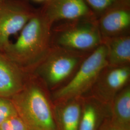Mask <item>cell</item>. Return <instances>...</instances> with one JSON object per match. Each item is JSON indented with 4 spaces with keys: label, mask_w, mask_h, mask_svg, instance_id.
<instances>
[{
    "label": "cell",
    "mask_w": 130,
    "mask_h": 130,
    "mask_svg": "<svg viewBox=\"0 0 130 130\" xmlns=\"http://www.w3.org/2000/svg\"><path fill=\"white\" fill-rule=\"evenodd\" d=\"M53 26L42 9L36 10L17 40L2 53L24 72L32 73L51 47Z\"/></svg>",
    "instance_id": "obj_1"
},
{
    "label": "cell",
    "mask_w": 130,
    "mask_h": 130,
    "mask_svg": "<svg viewBox=\"0 0 130 130\" xmlns=\"http://www.w3.org/2000/svg\"><path fill=\"white\" fill-rule=\"evenodd\" d=\"M27 130H58L51 92L30 73L23 87L10 98Z\"/></svg>",
    "instance_id": "obj_2"
},
{
    "label": "cell",
    "mask_w": 130,
    "mask_h": 130,
    "mask_svg": "<svg viewBox=\"0 0 130 130\" xmlns=\"http://www.w3.org/2000/svg\"><path fill=\"white\" fill-rule=\"evenodd\" d=\"M52 45L46 56L32 73L36 75L52 92L66 84L90 53Z\"/></svg>",
    "instance_id": "obj_3"
},
{
    "label": "cell",
    "mask_w": 130,
    "mask_h": 130,
    "mask_svg": "<svg viewBox=\"0 0 130 130\" xmlns=\"http://www.w3.org/2000/svg\"><path fill=\"white\" fill-rule=\"evenodd\" d=\"M107 66V47L102 42L86 57L73 77L66 84L51 92L53 103L88 94L100 73Z\"/></svg>",
    "instance_id": "obj_4"
},
{
    "label": "cell",
    "mask_w": 130,
    "mask_h": 130,
    "mask_svg": "<svg viewBox=\"0 0 130 130\" xmlns=\"http://www.w3.org/2000/svg\"><path fill=\"white\" fill-rule=\"evenodd\" d=\"M52 28V45L90 53L102 43L96 18L64 21Z\"/></svg>",
    "instance_id": "obj_5"
},
{
    "label": "cell",
    "mask_w": 130,
    "mask_h": 130,
    "mask_svg": "<svg viewBox=\"0 0 130 130\" xmlns=\"http://www.w3.org/2000/svg\"><path fill=\"white\" fill-rule=\"evenodd\" d=\"M36 10L27 0L0 1V52L9 44L12 36L21 31Z\"/></svg>",
    "instance_id": "obj_6"
},
{
    "label": "cell",
    "mask_w": 130,
    "mask_h": 130,
    "mask_svg": "<svg viewBox=\"0 0 130 130\" xmlns=\"http://www.w3.org/2000/svg\"><path fill=\"white\" fill-rule=\"evenodd\" d=\"M130 66L120 67L107 66L100 73L88 94L110 107L117 93L130 84Z\"/></svg>",
    "instance_id": "obj_7"
},
{
    "label": "cell",
    "mask_w": 130,
    "mask_h": 130,
    "mask_svg": "<svg viewBox=\"0 0 130 130\" xmlns=\"http://www.w3.org/2000/svg\"><path fill=\"white\" fill-rule=\"evenodd\" d=\"M41 9L53 25L58 22L97 19L84 0H48Z\"/></svg>",
    "instance_id": "obj_8"
},
{
    "label": "cell",
    "mask_w": 130,
    "mask_h": 130,
    "mask_svg": "<svg viewBox=\"0 0 130 130\" xmlns=\"http://www.w3.org/2000/svg\"><path fill=\"white\" fill-rule=\"evenodd\" d=\"M97 21L102 39L129 34L130 0L107 10L98 18Z\"/></svg>",
    "instance_id": "obj_9"
},
{
    "label": "cell",
    "mask_w": 130,
    "mask_h": 130,
    "mask_svg": "<svg viewBox=\"0 0 130 130\" xmlns=\"http://www.w3.org/2000/svg\"><path fill=\"white\" fill-rule=\"evenodd\" d=\"M28 74L0 52V96L11 98L19 93Z\"/></svg>",
    "instance_id": "obj_10"
},
{
    "label": "cell",
    "mask_w": 130,
    "mask_h": 130,
    "mask_svg": "<svg viewBox=\"0 0 130 130\" xmlns=\"http://www.w3.org/2000/svg\"><path fill=\"white\" fill-rule=\"evenodd\" d=\"M82 98V113L78 130H96L101 119L110 116V107L89 94Z\"/></svg>",
    "instance_id": "obj_11"
},
{
    "label": "cell",
    "mask_w": 130,
    "mask_h": 130,
    "mask_svg": "<svg viewBox=\"0 0 130 130\" xmlns=\"http://www.w3.org/2000/svg\"><path fill=\"white\" fill-rule=\"evenodd\" d=\"M54 104L56 124L61 130H78L82 113V98H76Z\"/></svg>",
    "instance_id": "obj_12"
},
{
    "label": "cell",
    "mask_w": 130,
    "mask_h": 130,
    "mask_svg": "<svg viewBox=\"0 0 130 130\" xmlns=\"http://www.w3.org/2000/svg\"><path fill=\"white\" fill-rule=\"evenodd\" d=\"M107 49V66L120 67L130 66V36L127 34L103 39Z\"/></svg>",
    "instance_id": "obj_13"
},
{
    "label": "cell",
    "mask_w": 130,
    "mask_h": 130,
    "mask_svg": "<svg viewBox=\"0 0 130 130\" xmlns=\"http://www.w3.org/2000/svg\"><path fill=\"white\" fill-rule=\"evenodd\" d=\"M110 118L113 122L130 128V84L117 93L110 107Z\"/></svg>",
    "instance_id": "obj_14"
},
{
    "label": "cell",
    "mask_w": 130,
    "mask_h": 130,
    "mask_svg": "<svg viewBox=\"0 0 130 130\" xmlns=\"http://www.w3.org/2000/svg\"><path fill=\"white\" fill-rule=\"evenodd\" d=\"M98 19L117 5L127 0H84Z\"/></svg>",
    "instance_id": "obj_15"
},
{
    "label": "cell",
    "mask_w": 130,
    "mask_h": 130,
    "mask_svg": "<svg viewBox=\"0 0 130 130\" xmlns=\"http://www.w3.org/2000/svg\"><path fill=\"white\" fill-rule=\"evenodd\" d=\"M17 115L11 99L0 96V125L10 118Z\"/></svg>",
    "instance_id": "obj_16"
},
{
    "label": "cell",
    "mask_w": 130,
    "mask_h": 130,
    "mask_svg": "<svg viewBox=\"0 0 130 130\" xmlns=\"http://www.w3.org/2000/svg\"><path fill=\"white\" fill-rule=\"evenodd\" d=\"M0 130H27L18 115L10 118L0 125Z\"/></svg>",
    "instance_id": "obj_17"
},
{
    "label": "cell",
    "mask_w": 130,
    "mask_h": 130,
    "mask_svg": "<svg viewBox=\"0 0 130 130\" xmlns=\"http://www.w3.org/2000/svg\"><path fill=\"white\" fill-rule=\"evenodd\" d=\"M100 130H130V129L117 124L111 120L109 117L104 120Z\"/></svg>",
    "instance_id": "obj_18"
},
{
    "label": "cell",
    "mask_w": 130,
    "mask_h": 130,
    "mask_svg": "<svg viewBox=\"0 0 130 130\" xmlns=\"http://www.w3.org/2000/svg\"><path fill=\"white\" fill-rule=\"evenodd\" d=\"M33 1L37 2H44L45 3V2H46L48 0H33Z\"/></svg>",
    "instance_id": "obj_19"
},
{
    "label": "cell",
    "mask_w": 130,
    "mask_h": 130,
    "mask_svg": "<svg viewBox=\"0 0 130 130\" xmlns=\"http://www.w3.org/2000/svg\"><path fill=\"white\" fill-rule=\"evenodd\" d=\"M2 1V0H0V1Z\"/></svg>",
    "instance_id": "obj_20"
}]
</instances>
